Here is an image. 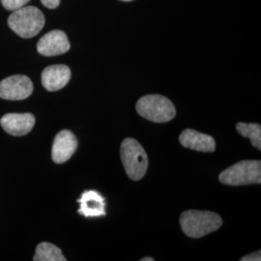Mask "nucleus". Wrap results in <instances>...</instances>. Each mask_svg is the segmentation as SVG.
Returning <instances> with one entry per match:
<instances>
[{"label": "nucleus", "mask_w": 261, "mask_h": 261, "mask_svg": "<svg viewBox=\"0 0 261 261\" xmlns=\"http://www.w3.org/2000/svg\"><path fill=\"white\" fill-rule=\"evenodd\" d=\"M223 224L221 217L210 211L188 210L180 216V225L187 236L200 238L218 230Z\"/></svg>", "instance_id": "nucleus-1"}, {"label": "nucleus", "mask_w": 261, "mask_h": 261, "mask_svg": "<svg viewBox=\"0 0 261 261\" xmlns=\"http://www.w3.org/2000/svg\"><path fill=\"white\" fill-rule=\"evenodd\" d=\"M9 28L24 39L34 37L45 25V17L34 6H22L15 10L8 19Z\"/></svg>", "instance_id": "nucleus-2"}, {"label": "nucleus", "mask_w": 261, "mask_h": 261, "mask_svg": "<svg viewBox=\"0 0 261 261\" xmlns=\"http://www.w3.org/2000/svg\"><path fill=\"white\" fill-rule=\"evenodd\" d=\"M136 109L140 116L156 123L170 121L176 114L174 105L162 95H146L140 98Z\"/></svg>", "instance_id": "nucleus-3"}, {"label": "nucleus", "mask_w": 261, "mask_h": 261, "mask_svg": "<svg viewBox=\"0 0 261 261\" xmlns=\"http://www.w3.org/2000/svg\"><path fill=\"white\" fill-rule=\"evenodd\" d=\"M122 163L128 176L138 181L143 177L148 168V157L142 146L134 139H125L120 147Z\"/></svg>", "instance_id": "nucleus-4"}, {"label": "nucleus", "mask_w": 261, "mask_h": 261, "mask_svg": "<svg viewBox=\"0 0 261 261\" xmlns=\"http://www.w3.org/2000/svg\"><path fill=\"white\" fill-rule=\"evenodd\" d=\"M219 180L228 186L260 184V161H241L224 170Z\"/></svg>", "instance_id": "nucleus-5"}, {"label": "nucleus", "mask_w": 261, "mask_h": 261, "mask_svg": "<svg viewBox=\"0 0 261 261\" xmlns=\"http://www.w3.org/2000/svg\"><path fill=\"white\" fill-rule=\"evenodd\" d=\"M33 92V84L27 75H11L0 83V98L9 101H20Z\"/></svg>", "instance_id": "nucleus-6"}, {"label": "nucleus", "mask_w": 261, "mask_h": 261, "mask_svg": "<svg viewBox=\"0 0 261 261\" xmlns=\"http://www.w3.org/2000/svg\"><path fill=\"white\" fill-rule=\"evenodd\" d=\"M70 49V42L65 33L61 30H53L39 40L37 50L44 56L63 55Z\"/></svg>", "instance_id": "nucleus-7"}, {"label": "nucleus", "mask_w": 261, "mask_h": 261, "mask_svg": "<svg viewBox=\"0 0 261 261\" xmlns=\"http://www.w3.org/2000/svg\"><path fill=\"white\" fill-rule=\"evenodd\" d=\"M0 124L6 133L15 137H21L33 129L35 117L31 113H8L0 119Z\"/></svg>", "instance_id": "nucleus-8"}, {"label": "nucleus", "mask_w": 261, "mask_h": 261, "mask_svg": "<svg viewBox=\"0 0 261 261\" xmlns=\"http://www.w3.org/2000/svg\"><path fill=\"white\" fill-rule=\"evenodd\" d=\"M77 148L75 135L68 130H61L56 135L54 141L51 157L56 164H63L71 158Z\"/></svg>", "instance_id": "nucleus-9"}, {"label": "nucleus", "mask_w": 261, "mask_h": 261, "mask_svg": "<svg viewBox=\"0 0 261 261\" xmlns=\"http://www.w3.org/2000/svg\"><path fill=\"white\" fill-rule=\"evenodd\" d=\"M71 79V70L66 65H51L42 73V84L48 91H57L65 87Z\"/></svg>", "instance_id": "nucleus-10"}, {"label": "nucleus", "mask_w": 261, "mask_h": 261, "mask_svg": "<svg viewBox=\"0 0 261 261\" xmlns=\"http://www.w3.org/2000/svg\"><path fill=\"white\" fill-rule=\"evenodd\" d=\"M179 141L184 147L200 152H214L216 148V142L211 136L191 129L180 134Z\"/></svg>", "instance_id": "nucleus-11"}, {"label": "nucleus", "mask_w": 261, "mask_h": 261, "mask_svg": "<svg viewBox=\"0 0 261 261\" xmlns=\"http://www.w3.org/2000/svg\"><path fill=\"white\" fill-rule=\"evenodd\" d=\"M77 202L80 203L79 213L86 218L106 215L105 198L96 191L84 192Z\"/></svg>", "instance_id": "nucleus-12"}, {"label": "nucleus", "mask_w": 261, "mask_h": 261, "mask_svg": "<svg viewBox=\"0 0 261 261\" xmlns=\"http://www.w3.org/2000/svg\"><path fill=\"white\" fill-rule=\"evenodd\" d=\"M34 261H66V258L59 248L54 244L43 242L39 244L33 257Z\"/></svg>", "instance_id": "nucleus-13"}, {"label": "nucleus", "mask_w": 261, "mask_h": 261, "mask_svg": "<svg viewBox=\"0 0 261 261\" xmlns=\"http://www.w3.org/2000/svg\"><path fill=\"white\" fill-rule=\"evenodd\" d=\"M236 129L239 134L251 140L252 145L260 150L261 148V127L258 124L253 123H238Z\"/></svg>", "instance_id": "nucleus-14"}, {"label": "nucleus", "mask_w": 261, "mask_h": 261, "mask_svg": "<svg viewBox=\"0 0 261 261\" xmlns=\"http://www.w3.org/2000/svg\"><path fill=\"white\" fill-rule=\"evenodd\" d=\"M30 0H1L3 7L8 11H15L24 6Z\"/></svg>", "instance_id": "nucleus-15"}, {"label": "nucleus", "mask_w": 261, "mask_h": 261, "mask_svg": "<svg viewBox=\"0 0 261 261\" xmlns=\"http://www.w3.org/2000/svg\"><path fill=\"white\" fill-rule=\"evenodd\" d=\"M41 2L44 6L49 9H56L60 4V0H41Z\"/></svg>", "instance_id": "nucleus-16"}, {"label": "nucleus", "mask_w": 261, "mask_h": 261, "mask_svg": "<svg viewBox=\"0 0 261 261\" xmlns=\"http://www.w3.org/2000/svg\"><path fill=\"white\" fill-rule=\"evenodd\" d=\"M243 261H260V251L258 252H253L252 254L246 255L241 258Z\"/></svg>", "instance_id": "nucleus-17"}, {"label": "nucleus", "mask_w": 261, "mask_h": 261, "mask_svg": "<svg viewBox=\"0 0 261 261\" xmlns=\"http://www.w3.org/2000/svg\"><path fill=\"white\" fill-rule=\"evenodd\" d=\"M141 261H154V259L151 257H145V258H142Z\"/></svg>", "instance_id": "nucleus-18"}, {"label": "nucleus", "mask_w": 261, "mask_h": 261, "mask_svg": "<svg viewBox=\"0 0 261 261\" xmlns=\"http://www.w3.org/2000/svg\"><path fill=\"white\" fill-rule=\"evenodd\" d=\"M122 1H132V0H122Z\"/></svg>", "instance_id": "nucleus-19"}]
</instances>
